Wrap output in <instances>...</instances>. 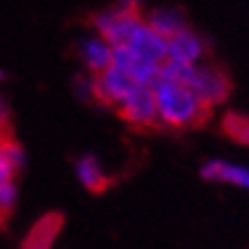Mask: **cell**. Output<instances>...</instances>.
Segmentation results:
<instances>
[{"instance_id":"6da1fadb","label":"cell","mask_w":249,"mask_h":249,"mask_svg":"<svg viewBox=\"0 0 249 249\" xmlns=\"http://www.w3.org/2000/svg\"><path fill=\"white\" fill-rule=\"evenodd\" d=\"M153 91H156L160 124L167 130L201 128L211 117V107L206 106L190 87L158 80L153 85Z\"/></svg>"},{"instance_id":"7a4b0ae2","label":"cell","mask_w":249,"mask_h":249,"mask_svg":"<svg viewBox=\"0 0 249 249\" xmlns=\"http://www.w3.org/2000/svg\"><path fill=\"white\" fill-rule=\"evenodd\" d=\"M144 23V16L137 5H117L112 9L98 12L91 16V25L98 30L101 39L117 48V46H126L133 32Z\"/></svg>"},{"instance_id":"30bf717a","label":"cell","mask_w":249,"mask_h":249,"mask_svg":"<svg viewBox=\"0 0 249 249\" xmlns=\"http://www.w3.org/2000/svg\"><path fill=\"white\" fill-rule=\"evenodd\" d=\"M144 23L156 30L160 37H165L167 41L172 37H176L178 32L188 30V21H185V14L181 9L176 7H160V9H153L149 14L144 16Z\"/></svg>"},{"instance_id":"9c48e42d","label":"cell","mask_w":249,"mask_h":249,"mask_svg":"<svg viewBox=\"0 0 249 249\" xmlns=\"http://www.w3.org/2000/svg\"><path fill=\"white\" fill-rule=\"evenodd\" d=\"M62 227H64L62 213H46L32 224L28 235L23 238L21 249H51L55 238L60 235Z\"/></svg>"},{"instance_id":"8fae6325","label":"cell","mask_w":249,"mask_h":249,"mask_svg":"<svg viewBox=\"0 0 249 249\" xmlns=\"http://www.w3.org/2000/svg\"><path fill=\"white\" fill-rule=\"evenodd\" d=\"M78 53L83 57L85 67L89 69L94 76L103 73L112 67V46L103 41V39H87V41H80L78 46Z\"/></svg>"},{"instance_id":"7c38bea8","label":"cell","mask_w":249,"mask_h":249,"mask_svg":"<svg viewBox=\"0 0 249 249\" xmlns=\"http://www.w3.org/2000/svg\"><path fill=\"white\" fill-rule=\"evenodd\" d=\"M76 172H78L80 183H83L89 192H94V195L110 190V185L114 183L112 176H107V174L101 169V165H98V160L94 158V156H83V158L76 162Z\"/></svg>"},{"instance_id":"52a82bcc","label":"cell","mask_w":249,"mask_h":249,"mask_svg":"<svg viewBox=\"0 0 249 249\" xmlns=\"http://www.w3.org/2000/svg\"><path fill=\"white\" fill-rule=\"evenodd\" d=\"M133 51L137 53L142 60L151 62V64H165L167 62V39L160 37L156 30H151L146 23H142L135 32H133V37L128 39V44H126Z\"/></svg>"},{"instance_id":"5bb4252c","label":"cell","mask_w":249,"mask_h":249,"mask_svg":"<svg viewBox=\"0 0 249 249\" xmlns=\"http://www.w3.org/2000/svg\"><path fill=\"white\" fill-rule=\"evenodd\" d=\"M219 128L222 133L233 140V142L249 146V117L242 112H227L219 121Z\"/></svg>"},{"instance_id":"5b68a950","label":"cell","mask_w":249,"mask_h":249,"mask_svg":"<svg viewBox=\"0 0 249 249\" xmlns=\"http://www.w3.org/2000/svg\"><path fill=\"white\" fill-rule=\"evenodd\" d=\"M135 85L137 83L133 78L121 73L119 69L110 67L103 73L91 76V98H96L101 106L110 107V110H117L121 106V101L133 91Z\"/></svg>"},{"instance_id":"277c9868","label":"cell","mask_w":249,"mask_h":249,"mask_svg":"<svg viewBox=\"0 0 249 249\" xmlns=\"http://www.w3.org/2000/svg\"><path fill=\"white\" fill-rule=\"evenodd\" d=\"M190 89L195 91L208 107H213L217 103H224L227 96L231 94V78L217 64H196Z\"/></svg>"},{"instance_id":"4fadbf2b","label":"cell","mask_w":249,"mask_h":249,"mask_svg":"<svg viewBox=\"0 0 249 249\" xmlns=\"http://www.w3.org/2000/svg\"><path fill=\"white\" fill-rule=\"evenodd\" d=\"M201 176L208 178V181H227L249 190V169L238 165H229V162H222V160L206 162L204 169H201Z\"/></svg>"},{"instance_id":"ba28073f","label":"cell","mask_w":249,"mask_h":249,"mask_svg":"<svg viewBox=\"0 0 249 249\" xmlns=\"http://www.w3.org/2000/svg\"><path fill=\"white\" fill-rule=\"evenodd\" d=\"M206 53H208L206 41L192 30H183L167 41V60L199 64L206 57Z\"/></svg>"},{"instance_id":"8992f818","label":"cell","mask_w":249,"mask_h":249,"mask_svg":"<svg viewBox=\"0 0 249 249\" xmlns=\"http://www.w3.org/2000/svg\"><path fill=\"white\" fill-rule=\"evenodd\" d=\"M112 67L119 69L121 73L133 78L137 85L153 87L160 80V67L151 62L142 60L137 53H133L128 46H117L112 48Z\"/></svg>"},{"instance_id":"9a60e30c","label":"cell","mask_w":249,"mask_h":249,"mask_svg":"<svg viewBox=\"0 0 249 249\" xmlns=\"http://www.w3.org/2000/svg\"><path fill=\"white\" fill-rule=\"evenodd\" d=\"M0 158L5 160L14 172H18L23 167V160H25V156H23V149L18 146V144L12 140V137H7V140H2L0 142Z\"/></svg>"},{"instance_id":"e0dca14e","label":"cell","mask_w":249,"mask_h":249,"mask_svg":"<svg viewBox=\"0 0 249 249\" xmlns=\"http://www.w3.org/2000/svg\"><path fill=\"white\" fill-rule=\"evenodd\" d=\"M2 78H5V73H2V71H0V80H2Z\"/></svg>"},{"instance_id":"3957f363","label":"cell","mask_w":249,"mask_h":249,"mask_svg":"<svg viewBox=\"0 0 249 249\" xmlns=\"http://www.w3.org/2000/svg\"><path fill=\"white\" fill-rule=\"evenodd\" d=\"M121 119L135 130H156L162 128L158 114V103H156V91L153 87L135 85L133 91L121 101V106L114 110Z\"/></svg>"},{"instance_id":"2e32d148","label":"cell","mask_w":249,"mask_h":249,"mask_svg":"<svg viewBox=\"0 0 249 249\" xmlns=\"http://www.w3.org/2000/svg\"><path fill=\"white\" fill-rule=\"evenodd\" d=\"M14 199H16L14 183H5V185H0V217H5V215L9 213V208L14 206Z\"/></svg>"}]
</instances>
